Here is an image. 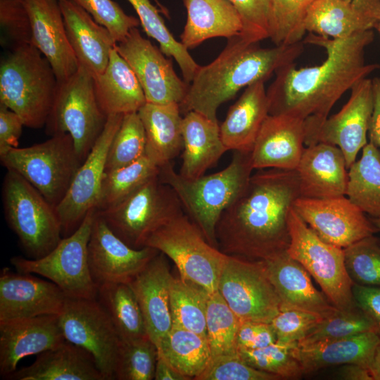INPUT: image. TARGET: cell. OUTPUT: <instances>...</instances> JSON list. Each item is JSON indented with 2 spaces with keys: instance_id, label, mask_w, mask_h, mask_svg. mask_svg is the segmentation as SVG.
<instances>
[{
  "instance_id": "cell-1",
  "label": "cell",
  "mask_w": 380,
  "mask_h": 380,
  "mask_svg": "<svg viewBox=\"0 0 380 380\" xmlns=\"http://www.w3.org/2000/svg\"><path fill=\"white\" fill-rule=\"evenodd\" d=\"M373 38L372 30L335 39L310 33L304 43L324 48L326 59L319 65L297 69L291 63L277 69L267 91L269 114L303 119L306 129L320 124L346 91L379 67L365 61Z\"/></svg>"
},
{
  "instance_id": "cell-2",
  "label": "cell",
  "mask_w": 380,
  "mask_h": 380,
  "mask_svg": "<svg viewBox=\"0 0 380 380\" xmlns=\"http://www.w3.org/2000/svg\"><path fill=\"white\" fill-rule=\"evenodd\" d=\"M299 196L296 170H258L221 215L215 231L218 248L227 255L252 260L286 251L288 215Z\"/></svg>"
},
{
  "instance_id": "cell-3",
  "label": "cell",
  "mask_w": 380,
  "mask_h": 380,
  "mask_svg": "<svg viewBox=\"0 0 380 380\" xmlns=\"http://www.w3.org/2000/svg\"><path fill=\"white\" fill-rule=\"evenodd\" d=\"M259 42L241 35L228 39L220 55L210 63L201 66L185 98L179 104L181 113L196 111L217 121V111L243 87L265 82L279 68L293 63L302 53L303 43L262 48Z\"/></svg>"
},
{
  "instance_id": "cell-4",
  "label": "cell",
  "mask_w": 380,
  "mask_h": 380,
  "mask_svg": "<svg viewBox=\"0 0 380 380\" xmlns=\"http://www.w3.org/2000/svg\"><path fill=\"white\" fill-rule=\"evenodd\" d=\"M253 170L251 152L235 151L231 163L215 173L188 179L170 162L160 167L158 177L175 192L184 213L207 241L218 248L215 231L220 217L243 191Z\"/></svg>"
},
{
  "instance_id": "cell-5",
  "label": "cell",
  "mask_w": 380,
  "mask_h": 380,
  "mask_svg": "<svg viewBox=\"0 0 380 380\" xmlns=\"http://www.w3.org/2000/svg\"><path fill=\"white\" fill-rule=\"evenodd\" d=\"M58 82L46 57L33 44L14 46L0 65V104L25 126L40 129L51 113Z\"/></svg>"
},
{
  "instance_id": "cell-6",
  "label": "cell",
  "mask_w": 380,
  "mask_h": 380,
  "mask_svg": "<svg viewBox=\"0 0 380 380\" xmlns=\"http://www.w3.org/2000/svg\"><path fill=\"white\" fill-rule=\"evenodd\" d=\"M6 220L32 259L51 252L62 239L56 208L16 172L7 170L2 186Z\"/></svg>"
},
{
  "instance_id": "cell-7",
  "label": "cell",
  "mask_w": 380,
  "mask_h": 380,
  "mask_svg": "<svg viewBox=\"0 0 380 380\" xmlns=\"http://www.w3.org/2000/svg\"><path fill=\"white\" fill-rule=\"evenodd\" d=\"M145 246L157 249L173 261L182 278L201 286L208 293L218 291L229 255L210 244L184 211L156 230Z\"/></svg>"
},
{
  "instance_id": "cell-8",
  "label": "cell",
  "mask_w": 380,
  "mask_h": 380,
  "mask_svg": "<svg viewBox=\"0 0 380 380\" xmlns=\"http://www.w3.org/2000/svg\"><path fill=\"white\" fill-rule=\"evenodd\" d=\"M2 165L16 172L55 208L65 196L82 163L68 133L24 148H13L0 156Z\"/></svg>"
},
{
  "instance_id": "cell-9",
  "label": "cell",
  "mask_w": 380,
  "mask_h": 380,
  "mask_svg": "<svg viewBox=\"0 0 380 380\" xmlns=\"http://www.w3.org/2000/svg\"><path fill=\"white\" fill-rule=\"evenodd\" d=\"M107 119L96 99L93 75L79 65L75 74L58 83L45 125L46 132L51 136L70 134L83 162L103 130Z\"/></svg>"
},
{
  "instance_id": "cell-10",
  "label": "cell",
  "mask_w": 380,
  "mask_h": 380,
  "mask_svg": "<svg viewBox=\"0 0 380 380\" xmlns=\"http://www.w3.org/2000/svg\"><path fill=\"white\" fill-rule=\"evenodd\" d=\"M288 254L312 276L331 304L340 310L356 308L353 286L346 267L344 249L322 240L293 207L287 219Z\"/></svg>"
},
{
  "instance_id": "cell-11",
  "label": "cell",
  "mask_w": 380,
  "mask_h": 380,
  "mask_svg": "<svg viewBox=\"0 0 380 380\" xmlns=\"http://www.w3.org/2000/svg\"><path fill=\"white\" fill-rule=\"evenodd\" d=\"M96 210L118 237L137 249L145 247L156 230L184 212L175 192L158 175L116 205Z\"/></svg>"
},
{
  "instance_id": "cell-12",
  "label": "cell",
  "mask_w": 380,
  "mask_h": 380,
  "mask_svg": "<svg viewBox=\"0 0 380 380\" xmlns=\"http://www.w3.org/2000/svg\"><path fill=\"white\" fill-rule=\"evenodd\" d=\"M95 210H91L77 229L46 255L37 259L15 256L10 260L11 265L18 272L46 277L68 298H96L97 286L91 277L87 251Z\"/></svg>"
},
{
  "instance_id": "cell-13",
  "label": "cell",
  "mask_w": 380,
  "mask_h": 380,
  "mask_svg": "<svg viewBox=\"0 0 380 380\" xmlns=\"http://www.w3.org/2000/svg\"><path fill=\"white\" fill-rule=\"evenodd\" d=\"M58 322L65 341L91 355L104 380H113L121 340L98 300L68 298Z\"/></svg>"
},
{
  "instance_id": "cell-14",
  "label": "cell",
  "mask_w": 380,
  "mask_h": 380,
  "mask_svg": "<svg viewBox=\"0 0 380 380\" xmlns=\"http://www.w3.org/2000/svg\"><path fill=\"white\" fill-rule=\"evenodd\" d=\"M218 291L241 321L270 323L281 308L263 260L229 255Z\"/></svg>"
},
{
  "instance_id": "cell-15",
  "label": "cell",
  "mask_w": 380,
  "mask_h": 380,
  "mask_svg": "<svg viewBox=\"0 0 380 380\" xmlns=\"http://www.w3.org/2000/svg\"><path fill=\"white\" fill-rule=\"evenodd\" d=\"M123 116H108L101 135L79 167L65 196L56 207L62 234L65 236L75 231L87 214L98 206L108 149Z\"/></svg>"
},
{
  "instance_id": "cell-16",
  "label": "cell",
  "mask_w": 380,
  "mask_h": 380,
  "mask_svg": "<svg viewBox=\"0 0 380 380\" xmlns=\"http://www.w3.org/2000/svg\"><path fill=\"white\" fill-rule=\"evenodd\" d=\"M115 48L134 72L146 103H182L189 84L177 75L171 61L137 27L132 28Z\"/></svg>"
},
{
  "instance_id": "cell-17",
  "label": "cell",
  "mask_w": 380,
  "mask_h": 380,
  "mask_svg": "<svg viewBox=\"0 0 380 380\" xmlns=\"http://www.w3.org/2000/svg\"><path fill=\"white\" fill-rule=\"evenodd\" d=\"M350 90V99L342 108L306 132L305 136V146L319 142L338 146L345 156L348 169L367 144L374 106L372 80L365 78Z\"/></svg>"
},
{
  "instance_id": "cell-18",
  "label": "cell",
  "mask_w": 380,
  "mask_h": 380,
  "mask_svg": "<svg viewBox=\"0 0 380 380\" xmlns=\"http://www.w3.org/2000/svg\"><path fill=\"white\" fill-rule=\"evenodd\" d=\"M293 208L322 240L342 248L379 231L372 220L345 196L298 197Z\"/></svg>"
},
{
  "instance_id": "cell-19",
  "label": "cell",
  "mask_w": 380,
  "mask_h": 380,
  "mask_svg": "<svg viewBox=\"0 0 380 380\" xmlns=\"http://www.w3.org/2000/svg\"><path fill=\"white\" fill-rule=\"evenodd\" d=\"M91 277L96 286L128 284L159 251L133 248L118 237L95 210L87 246Z\"/></svg>"
},
{
  "instance_id": "cell-20",
  "label": "cell",
  "mask_w": 380,
  "mask_h": 380,
  "mask_svg": "<svg viewBox=\"0 0 380 380\" xmlns=\"http://www.w3.org/2000/svg\"><path fill=\"white\" fill-rule=\"evenodd\" d=\"M68 297L54 283L15 273L8 267L0 275V322L59 315Z\"/></svg>"
},
{
  "instance_id": "cell-21",
  "label": "cell",
  "mask_w": 380,
  "mask_h": 380,
  "mask_svg": "<svg viewBox=\"0 0 380 380\" xmlns=\"http://www.w3.org/2000/svg\"><path fill=\"white\" fill-rule=\"evenodd\" d=\"M65 341L58 315L0 322V374L8 379L25 357L39 355Z\"/></svg>"
},
{
  "instance_id": "cell-22",
  "label": "cell",
  "mask_w": 380,
  "mask_h": 380,
  "mask_svg": "<svg viewBox=\"0 0 380 380\" xmlns=\"http://www.w3.org/2000/svg\"><path fill=\"white\" fill-rule=\"evenodd\" d=\"M305 134L304 120L269 114L251 151L253 170H296L305 148Z\"/></svg>"
},
{
  "instance_id": "cell-23",
  "label": "cell",
  "mask_w": 380,
  "mask_h": 380,
  "mask_svg": "<svg viewBox=\"0 0 380 380\" xmlns=\"http://www.w3.org/2000/svg\"><path fill=\"white\" fill-rule=\"evenodd\" d=\"M29 13L32 44L50 63L58 83L79 68V63L69 43L59 0H25Z\"/></svg>"
},
{
  "instance_id": "cell-24",
  "label": "cell",
  "mask_w": 380,
  "mask_h": 380,
  "mask_svg": "<svg viewBox=\"0 0 380 380\" xmlns=\"http://www.w3.org/2000/svg\"><path fill=\"white\" fill-rule=\"evenodd\" d=\"M173 275L167 256L159 252L129 283L156 347L172 327L170 290Z\"/></svg>"
},
{
  "instance_id": "cell-25",
  "label": "cell",
  "mask_w": 380,
  "mask_h": 380,
  "mask_svg": "<svg viewBox=\"0 0 380 380\" xmlns=\"http://www.w3.org/2000/svg\"><path fill=\"white\" fill-rule=\"evenodd\" d=\"M347 169L345 156L338 146L322 142L305 146L296 169L299 197L327 198L346 196Z\"/></svg>"
},
{
  "instance_id": "cell-26",
  "label": "cell",
  "mask_w": 380,
  "mask_h": 380,
  "mask_svg": "<svg viewBox=\"0 0 380 380\" xmlns=\"http://www.w3.org/2000/svg\"><path fill=\"white\" fill-rule=\"evenodd\" d=\"M281 307L293 308L328 316L337 308L313 285L308 271L286 251L263 260Z\"/></svg>"
},
{
  "instance_id": "cell-27",
  "label": "cell",
  "mask_w": 380,
  "mask_h": 380,
  "mask_svg": "<svg viewBox=\"0 0 380 380\" xmlns=\"http://www.w3.org/2000/svg\"><path fill=\"white\" fill-rule=\"evenodd\" d=\"M69 43L79 65L94 76L102 73L116 44L110 32L70 0L59 1Z\"/></svg>"
},
{
  "instance_id": "cell-28",
  "label": "cell",
  "mask_w": 380,
  "mask_h": 380,
  "mask_svg": "<svg viewBox=\"0 0 380 380\" xmlns=\"http://www.w3.org/2000/svg\"><path fill=\"white\" fill-rule=\"evenodd\" d=\"M268 115L267 91L265 82L260 80L246 88L220 125L221 139L227 149L251 152Z\"/></svg>"
},
{
  "instance_id": "cell-29",
  "label": "cell",
  "mask_w": 380,
  "mask_h": 380,
  "mask_svg": "<svg viewBox=\"0 0 380 380\" xmlns=\"http://www.w3.org/2000/svg\"><path fill=\"white\" fill-rule=\"evenodd\" d=\"M187 19L180 36L189 50L213 37L227 39L241 35L240 14L228 0H182Z\"/></svg>"
},
{
  "instance_id": "cell-30",
  "label": "cell",
  "mask_w": 380,
  "mask_h": 380,
  "mask_svg": "<svg viewBox=\"0 0 380 380\" xmlns=\"http://www.w3.org/2000/svg\"><path fill=\"white\" fill-rule=\"evenodd\" d=\"M380 336L371 331L334 341L300 346L292 350L304 374H309L334 366L356 364L369 368Z\"/></svg>"
},
{
  "instance_id": "cell-31",
  "label": "cell",
  "mask_w": 380,
  "mask_h": 380,
  "mask_svg": "<svg viewBox=\"0 0 380 380\" xmlns=\"http://www.w3.org/2000/svg\"><path fill=\"white\" fill-rule=\"evenodd\" d=\"M11 380H104L91 355L65 341L37 355L34 362L15 370Z\"/></svg>"
},
{
  "instance_id": "cell-32",
  "label": "cell",
  "mask_w": 380,
  "mask_h": 380,
  "mask_svg": "<svg viewBox=\"0 0 380 380\" xmlns=\"http://www.w3.org/2000/svg\"><path fill=\"white\" fill-rule=\"evenodd\" d=\"M183 153L179 175L188 179L203 175L228 151L220 136L218 121L189 111L182 120Z\"/></svg>"
},
{
  "instance_id": "cell-33",
  "label": "cell",
  "mask_w": 380,
  "mask_h": 380,
  "mask_svg": "<svg viewBox=\"0 0 380 380\" xmlns=\"http://www.w3.org/2000/svg\"><path fill=\"white\" fill-rule=\"evenodd\" d=\"M93 77L98 103L107 116L138 112L146 103L134 72L115 47L105 70Z\"/></svg>"
},
{
  "instance_id": "cell-34",
  "label": "cell",
  "mask_w": 380,
  "mask_h": 380,
  "mask_svg": "<svg viewBox=\"0 0 380 380\" xmlns=\"http://www.w3.org/2000/svg\"><path fill=\"white\" fill-rule=\"evenodd\" d=\"M138 114L145 130V154L159 167L172 162L183 149L179 104L146 103Z\"/></svg>"
},
{
  "instance_id": "cell-35",
  "label": "cell",
  "mask_w": 380,
  "mask_h": 380,
  "mask_svg": "<svg viewBox=\"0 0 380 380\" xmlns=\"http://www.w3.org/2000/svg\"><path fill=\"white\" fill-rule=\"evenodd\" d=\"M377 21L344 0H316L305 20L306 32L343 39L375 27Z\"/></svg>"
},
{
  "instance_id": "cell-36",
  "label": "cell",
  "mask_w": 380,
  "mask_h": 380,
  "mask_svg": "<svg viewBox=\"0 0 380 380\" xmlns=\"http://www.w3.org/2000/svg\"><path fill=\"white\" fill-rule=\"evenodd\" d=\"M157 348L158 355L188 379H196L213 358L205 336L175 326Z\"/></svg>"
},
{
  "instance_id": "cell-37",
  "label": "cell",
  "mask_w": 380,
  "mask_h": 380,
  "mask_svg": "<svg viewBox=\"0 0 380 380\" xmlns=\"http://www.w3.org/2000/svg\"><path fill=\"white\" fill-rule=\"evenodd\" d=\"M96 299L109 315L122 341L148 337L140 307L128 284L99 285Z\"/></svg>"
},
{
  "instance_id": "cell-38",
  "label": "cell",
  "mask_w": 380,
  "mask_h": 380,
  "mask_svg": "<svg viewBox=\"0 0 380 380\" xmlns=\"http://www.w3.org/2000/svg\"><path fill=\"white\" fill-rule=\"evenodd\" d=\"M348 170V198L365 213L380 217V149L367 143Z\"/></svg>"
},
{
  "instance_id": "cell-39",
  "label": "cell",
  "mask_w": 380,
  "mask_h": 380,
  "mask_svg": "<svg viewBox=\"0 0 380 380\" xmlns=\"http://www.w3.org/2000/svg\"><path fill=\"white\" fill-rule=\"evenodd\" d=\"M209 294L196 284L180 276H173L170 290L172 326L206 336V310Z\"/></svg>"
},
{
  "instance_id": "cell-40",
  "label": "cell",
  "mask_w": 380,
  "mask_h": 380,
  "mask_svg": "<svg viewBox=\"0 0 380 380\" xmlns=\"http://www.w3.org/2000/svg\"><path fill=\"white\" fill-rule=\"evenodd\" d=\"M139 15L140 24L148 37L158 42L160 49L167 56L172 57L179 65L184 81L190 84L200 65L194 60L188 49L178 42L167 28L159 11L151 0H128Z\"/></svg>"
},
{
  "instance_id": "cell-41",
  "label": "cell",
  "mask_w": 380,
  "mask_h": 380,
  "mask_svg": "<svg viewBox=\"0 0 380 380\" xmlns=\"http://www.w3.org/2000/svg\"><path fill=\"white\" fill-rule=\"evenodd\" d=\"M160 167L146 154L127 165L105 172L96 210L116 205L159 173Z\"/></svg>"
},
{
  "instance_id": "cell-42",
  "label": "cell",
  "mask_w": 380,
  "mask_h": 380,
  "mask_svg": "<svg viewBox=\"0 0 380 380\" xmlns=\"http://www.w3.org/2000/svg\"><path fill=\"white\" fill-rule=\"evenodd\" d=\"M241 322L218 291L209 294L206 336L213 357L237 352L236 336Z\"/></svg>"
},
{
  "instance_id": "cell-43",
  "label": "cell",
  "mask_w": 380,
  "mask_h": 380,
  "mask_svg": "<svg viewBox=\"0 0 380 380\" xmlns=\"http://www.w3.org/2000/svg\"><path fill=\"white\" fill-rule=\"evenodd\" d=\"M376 328L371 319L358 307L335 311L327 317L303 338L297 343L308 346L343 339Z\"/></svg>"
},
{
  "instance_id": "cell-44",
  "label": "cell",
  "mask_w": 380,
  "mask_h": 380,
  "mask_svg": "<svg viewBox=\"0 0 380 380\" xmlns=\"http://www.w3.org/2000/svg\"><path fill=\"white\" fill-rule=\"evenodd\" d=\"M316 0H271L270 37L275 46L302 42L309 8Z\"/></svg>"
},
{
  "instance_id": "cell-45",
  "label": "cell",
  "mask_w": 380,
  "mask_h": 380,
  "mask_svg": "<svg viewBox=\"0 0 380 380\" xmlns=\"http://www.w3.org/2000/svg\"><path fill=\"white\" fill-rule=\"evenodd\" d=\"M145 153V130L138 112L125 114L109 147L105 172L131 164Z\"/></svg>"
},
{
  "instance_id": "cell-46",
  "label": "cell",
  "mask_w": 380,
  "mask_h": 380,
  "mask_svg": "<svg viewBox=\"0 0 380 380\" xmlns=\"http://www.w3.org/2000/svg\"><path fill=\"white\" fill-rule=\"evenodd\" d=\"M158 348L149 337L120 341L114 370V379H154Z\"/></svg>"
},
{
  "instance_id": "cell-47",
  "label": "cell",
  "mask_w": 380,
  "mask_h": 380,
  "mask_svg": "<svg viewBox=\"0 0 380 380\" xmlns=\"http://www.w3.org/2000/svg\"><path fill=\"white\" fill-rule=\"evenodd\" d=\"M297 344L275 342L255 350H238L240 356L251 367L275 374L281 379H299L303 372L298 361L293 355Z\"/></svg>"
},
{
  "instance_id": "cell-48",
  "label": "cell",
  "mask_w": 380,
  "mask_h": 380,
  "mask_svg": "<svg viewBox=\"0 0 380 380\" xmlns=\"http://www.w3.org/2000/svg\"><path fill=\"white\" fill-rule=\"evenodd\" d=\"M343 249L346 270L353 282L380 287V240L372 235Z\"/></svg>"
},
{
  "instance_id": "cell-49",
  "label": "cell",
  "mask_w": 380,
  "mask_h": 380,
  "mask_svg": "<svg viewBox=\"0 0 380 380\" xmlns=\"http://www.w3.org/2000/svg\"><path fill=\"white\" fill-rule=\"evenodd\" d=\"M70 1L86 11L97 23L105 27L117 43L140 24L139 19L126 14L113 0Z\"/></svg>"
},
{
  "instance_id": "cell-50",
  "label": "cell",
  "mask_w": 380,
  "mask_h": 380,
  "mask_svg": "<svg viewBox=\"0 0 380 380\" xmlns=\"http://www.w3.org/2000/svg\"><path fill=\"white\" fill-rule=\"evenodd\" d=\"M275 374L249 365L238 353L213 357L206 369L196 380H277Z\"/></svg>"
},
{
  "instance_id": "cell-51",
  "label": "cell",
  "mask_w": 380,
  "mask_h": 380,
  "mask_svg": "<svg viewBox=\"0 0 380 380\" xmlns=\"http://www.w3.org/2000/svg\"><path fill=\"white\" fill-rule=\"evenodd\" d=\"M323 319V317L305 310L281 307L272 324L280 343H296L307 336Z\"/></svg>"
},
{
  "instance_id": "cell-52",
  "label": "cell",
  "mask_w": 380,
  "mask_h": 380,
  "mask_svg": "<svg viewBox=\"0 0 380 380\" xmlns=\"http://www.w3.org/2000/svg\"><path fill=\"white\" fill-rule=\"evenodd\" d=\"M240 14L243 31L241 35L253 42L270 37L271 0H228Z\"/></svg>"
},
{
  "instance_id": "cell-53",
  "label": "cell",
  "mask_w": 380,
  "mask_h": 380,
  "mask_svg": "<svg viewBox=\"0 0 380 380\" xmlns=\"http://www.w3.org/2000/svg\"><path fill=\"white\" fill-rule=\"evenodd\" d=\"M0 25L14 46L32 44V29L25 0H0Z\"/></svg>"
},
{
  "instance_id": "cell-54",
  "label": "cell",
  "mask_w": 380,
  "mask_h": 380,
  "mask_svg": "<svg viewBox=\"0 0 380 380\" xmlns=\"http://www.w3.org/2000/svg\"><path fill=\"white\" fill-rule=\"evenodd\" d=\"M276 341V334L270 323L241 321L236 336V349H259Z\"/></svg>"
},
{
  "instance_id": "cell-55",
  "label": "cell",
  "mask_w": 380,
  "mask_h": 380,
  "mask_svg": "<svg viewBox=\"0 0 380 380\" xmlns=\"http://www.w3.org/2000/svg\"><path fill=\"white\" fill-rule=\"evenodd\" d=\"M23 126L24 122L17 113L0 104V156L18 147Z\"/></svg>"
},
{
  "instance_id": "cell-56",
  "label": "cell",
  "mask_w": 380,
  "mask_h": 380,
  "mask_svg": "<svg viewBox=\"0 0 380 380\" xmlns=\"http://www.w3.org/2000/svg\"><path fill=\"white\" fill-rule=\"evenodd\" d=\"M352 291L356 305L374 322L380 336V287L354 284Z\"/></svg>"
},
{
  "instance_id": "cell-57",
  "label": "cell",
  "mask_w": 380,
  "mask_h": 380,
  "mask_svg": "<svg viewBox=\"0 0 380 380\" xmlns=\"http://www.w3.org/2000/svg\"><path fill=\"white\" fill-rule=\"evenodd\" d=\"M372 80L374 106L368 134L369 142L380 149V77Z\"/></svg>"
},
{
  "instance_id": "cell-58",
  "label": "cell",
  "mask_w": 380,
  "mask_h": 380,
  "mask_svg": "<svg viewBox=\"0 0 380 380\" xmlns=\"http://www.w3.org/2000/svg\"><path fill=\"white\" fill-rule=\"evenodd\" d=\"M338 376L346 380H373L369 368L356 364L341 365Z\"/></svg>"
},
{
  "instance_id": "cell-59",
  "label": "cell",
  "mask_w": 380,
  "mask_h": 380,
  "mask_svg": "<svg viewBox=\"0 0 380 380\" xmlns=\"http://www.w3.org/2000/svg\"><path fill=\"white\" fill-rule=\"evenodd\" d=\"M154 379L156 380H189L174 369L160 355H158Z\"/></svg>"
},
{
  "instance_id": "cell-60",
  "label": "cell",
  "mask_w": 380,
  "mask_h": 380,
  "mask_svg": "<svg viewBox=\"0 0 380 380\" xmlns=\"http://www.w3.org/2000/svg\"><path fill=\"white\" fill-rule=\"evenodd\" d=\"M364 14L375 19L380 18V0H344Z\"/></svg>"
},
{
  "instance_id": "cell-61",
  "label": "cell",
  "mask_w": 380,
  "mask_h": 380,
  "mask_svg": "<svg viewBox=\"0 0 380 380\" xmlns=\"http://www.w3.org/2000/svg\"><path fill=\"white\" fill-rule=\"evenodd\" d=\"M369 369L373 380H380V344L376 350Z\"/></svg>"
},
{
  "instance_id": "cell-62",
  "label": "cell",
  "mask_w": 380,
  "mask_h": 380,
  "mask_svg": "<svg viewBox=\"0 0 380 380\" xmlns=\"http://www.w3.org/2000/svg\"><path fill=\"white\" fill-rule=\"evenodd\" d=\"M372 222L380 231V217L374 218Z\"/></svg>"
},
{
  "instance_id": "cell-63",
  "label": "cell",
  "mask_w": 380,
  "mask_h": 380,
  "mask_svg": "<svg viewBox=\"0 0 380 380\" xmlns=\"http://www.w3.org/2000/svg\"><path fill=\"white\" fill-rule=\"evenodd\" d=\"M375 27L376 28V30H378L379 34H380V18L379 19V20L377 21L376 25H375Z\"/></svg>"
},
{
  "instance_id": "cell-64",
  "label": "cell",
  "mask_w": 380,
  "mask_h": 380,
  "mask_svg": "<svg viewBox=\"0 0 380 380\" xmlns=\"http://www.w3.org/2000/svg\"><path fill=\"white\" fill-rule=\"evenodd\" d=\"M59 1H62V0H59Z\"/></svg>"
}]
</instances>
